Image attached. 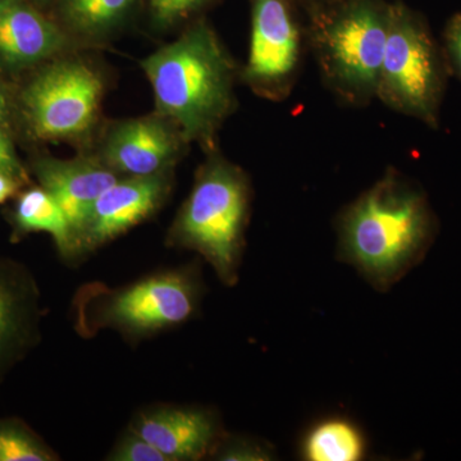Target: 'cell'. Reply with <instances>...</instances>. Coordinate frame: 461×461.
<instances>
[{"instance_id": "cell-1", "label": "cell", "mask_w": 461, "mask_h": 461, "mask_svg": "<svg viewBox=\"0 0 461 461\" xmlns=\"http://www.w3.org/2000/svg\"><path fill=\"white\" fill-rule=\"evenodd\" d=\"M154 94L156 111L180 129L191 145L208 154L220 149L224 123L239 108L241 65L208 17L178 32L140 62Z\"/></svg>"}, {"instance_id": "cell-2", "label": "cell", "mask_w": 461, "mask_h": 461, "mask_svg": "<svg viewBox=\"0 0 461 461\" xmlns=\"http://www.w3.org/2000/svg\"><path fill=\"white\" fill-rule=\"evenodd\" d=\"M338 257L386 293L426 257L438 230L426 193L393 167L339 211Z\"/></svg>"}, {"instance_id": "cell-3", "label": "cell", "mask_w": 461, "mask_h": 461, "mask_svg": "<svg viewBox=\"0 0 461 461\" xmlns=\"http://www.w3.org/2000/svg\"><path fill=\"white\" fill-rule=\"evenodd\" d=\"M189 196L166 236V245L195 251L226 286L239 282L253 203L250 176L220 149L205 154Z\"/></svg>"}, {"instance_id": "cell-4", "label": "cell", "mask_w": 461, "mask_h": 461, "mask_svg": "<svg viewBox=\"0 0 461 461\" xmlns=\"http://www.w3.org/2000/svg\"><path fill=\"white\" fill-rule=\"evenodd\" d=\"M391 0H339L303 14L306 45L323 86L345 107L375 100Z\"/></svg>"}, {"instance_id": "cell-5", "label": "cell", "mask_w": 461, "mask_h": 461, "mask_svg": "<svg viewBox=\"0 0 461 461\" xmlns=\"http://www.w3.org/2000/svg\"><path fill=\"white\" fill-rule=\"evenodd\" d=\"M203 294L195 264L154 273L122 287L89 282L72 299L74 329L83 339L114 330L136 344L193 320Z\"/></svg>"}, {"instance_id": "cell-6", "label": "cell", "mask_w": 461, "mask_h": 461, "mask_svg": "<svg viewBox=\"0 0 461 461\" xmlns=\"http://www.w3.org/2000/svg\"><path fill=\"white\" fill-rule=\"evenodd\" d=\"M99 50L60 54L27 74L18 90V120L36 141L67 142L84 150L98 132L111 71Z\"/></svg>"}, {"instance_id": "cell-7", "label": "cell", "mask_w": 461, "mask_h": 461, "mask_svg": "<svg viewBox=\"0 0 461 461\" xmlns=\"http://www.w3.org/2000/svg\"><path fill=\"white\" fill-rule=\"evenodd\" d=\"M450 76L444 48L424 14L402 0H391L375 99L437 130Z\"/></svg>"}, {"instance_id": "cell-8", "label": "cell", "mask_w": 461, "mask_h": 461, "mask_svg": "<svg viewBox=\"0 0 461 461\" xmlns=\"http://www.w3.org/2000/svg\"><path fill=\"white\" fill-rule=\"evenodd\" d=\"M250 41L241 84L258 98L281 103L295 89L308 51L305 23L294 0H249Z\"/></svg>"}, {"instance_id": "cell-9", "label": "cell", "mask_w": 461, "mask_h": 461, "mask_svg": "<svg viewBox=\"0 0 461 461\" xmlns=\"http://www.w3.org/2000/svg\"><path fill=\"white\" fill-rule=\"evenodd\" d=\"M193 145L166 115L150 113L104 120L93 140L77 153L90 154L118 177H145L176 167Z\"/></svg>"}, {"instance_id": "cell-10", "label": "cell", "mask_w": 461, "mask_h": 461, "mask_svg": "<svg viewBox=\"0 0 461 461\" xmlns=\"http://www.w3.org/2000/svg\"><path fill=\"white\" fill-rule=\"evenodd\" d=\"M175 172L122 177L109 186L95 200L76 232L78 259L156 217L175 190Z\"/></svg>"}, {"instance_id": "cell-11", "label": "cell", "mask_w": 461, "mask_h": 461, "mask_svg": "<svg viewBox=\"0 0 461 461\" xmlns=\"http://www.w3.org/2000/svg\"><path fill=\"white\" fill-rule=\"evenodd\" d=\"M85 50L32 0H0V75L17 77L60 54Z\"/></svg>"}, {"instance_id": "cell-12", "label": "cell", "mask_w": 461, "mask_h": 461, "mask_svg": "<svg viewBox=\"0 0 461 461\" xmlns=\"http://www.w3.org/2000/svg\"><path fill=\"white\" fill-rule=\"evenodd\" d=\"M129 429L156 446L169 461L205 459L226 433L212 409L175 403L141 409Z\"/></svg>"}, {"instance_id": "cell-13", "label": "cell", "mask_w": 461, "mask_h": 461, "mask_svg": "<svg viewBox=\"0 0 461 461\" xmlns=\"http://www.w3.org/2000/svg\"><path fill=\"white\" fill-rule=\"evenodd\" d=\"M41 293L25 264L0 258V382L41 342Z\"/></svg>"}, {"instance_id": "cell-14", "label": "cell", "mask_w": 461, "mask_h": 461, "mask_svg": "<svg viewBox=\"0 0 461 461\" xmlns=\"http://www.w3.org/2000/svg\"><path fill=\"white\" fill-rule=\"evenodd\" d=\"M30 169L39 186L62 206L74 230L75 242L76 232L95 200L121 178L86 153H77L71 159L38 156Z\"/></svg>"}, {"instance_id": "cell-15", "label": "cell", "mask_w": 461, "mask_h": 461, "mask_svg": "<svg viewBox=\"0 0 461 461\" xmlns=\"http://www.w3.org/2000/svg\"><path fill=\"white\" fill-rule=\"evenodd\" d=\"M145 0H58L48 14L85 50L109 47L142 21Z\"/></svg>"}, {"instance_id": "cell-16", "label": "cell", "mask_w": 461, "mask_h": 461, "mask_svg": "<svg viewBox=\"0 0 461 461\" xmlns=\"http://www.w3.org/2000/svg\"><path fill=\"white\" fill-rule=\"evenodd\" d=\"M8 221L14 229V240L25 238L30 233H47L53 239L58 253L65 262L78 260L71 222L59 203L41 186L29 187L18 193Z\"/></svg>"}, {"instance_id": "cell-17", "label": "cell", "mask_w": 461, "mask_h": 461, "mask_svg": "<svg viewBox=\"0 0 461 461\" xmlns=\"http://www.w3.org/2000/svg\"><path fill=\"white\" fill-rule=\"evenodd\" d=\"M366 450L362 430L345 418L318 421L302 442L303 457L309 461H357Z\"/></svg>"}, {"instance_id": "cell-18", "label": "cell", "mask_w": 461, "mask_h": 461, "mask_svg": "<svg viewBox=\"0 0 461 461\" xmlns=\"http://www.w3.org/2000/svg\"><path fill=\"white\" fill-rule=\"evenodd\" d=\"M223 0H145L144 16L154 35L178 32Z\"/></svg>"}, {"instance_id": "cell-19", "label": "cell", "mask_w": 461, "mask_h": 461, "mask_svg": "<svg viewBox=\"0 0 461 461\" xmlns=\"http://www.w3.org/2000/svg\"><path fill=\"white\" fill-rule=\"evenodd\" d=\"M59 455L18 418L0 420V461H57Z\"/></svg>"}, {"instance_id": "cell-20", "label": "cell", "mask_w": 461, "mask_h": 461, "mask_svg": "<svg viewBox=\"0 0 461 461\" xmlns=\"http://www.w3.org/2000/svg\"><path fill=\"white\" fill-rule=\"evenodd\" d=\"M211 457L222 461H266L275 459V451L271 446L251 437L224 433Z\"/></svg>"}, {"instance_id": "cell-21", "label": "cell", "mask_w": 461, "mask_h": 461, "mask_svg": "<svg viewBox=\"0 0 461 461\" xmlns=\"http://www.w3.org/2000/svg\"><path fill=\"white\" fill-rule=\"evenodd\" d=\"M105 460L109 461H169L166 455L147 441L144 437L127 429L115 442Z\"/></svg>"}, {"instance_id": "cell-22", "label": "cell", "mask_w": 461, "mask_h": 461, "mask_svg": "<svg viewBox=\"0 0 461 461\" xmlns=\"http://www.w3.org/2000/svg\"><path fill=\"white\" fill-rule=\"evenodd\" d=\"M441 45L451 76L461 81V11L454 14L446 23Z\"/></svg>"}, {"instance_id": "cell-23", "label": "cell", "mask_w": 461, "mask_h": 461, "mask_svg": "<svg viewBox=\"0 0 461 461\" xmlns=\"http://www.w3.org/2000/svg\"><path fill=\"white\" fill-rule=\"evenodd\" d=\"M0 172L12 176L23 184L29 182V172L18 158L14 136L3 126H0Z\"/></svg>"}, {"instance_id": "cell-24", "label": "cell", "mask_w": 461, "mask_h": 461, "mask_svg": "<svg viewBox=\"0 0 461 461\" xmlns=\"http://www.w3.org/2000/svg\"><path fill=\"white\" fill-rule=\"evenodd\" d=\"M18 118L16 95L12 94L0 75V126L14 132V123Z\"/></svg>"}, {"instance_id": "cell-25", "label": "cell", "mask_w": 461, "mask_h": 461, "mask_svg": "<svg viewBox=\"0 0 461 461\" xmlns=\"http://www.w3.org/2000/svg\"><path fill=\"white\" fill-rule=\"evenodd\" d=\"M25 185L23 181L0 172V204H5L8 200L16 198Z\"/></svg>"}, {"instance_id": "cell-26", "label": "cell", "mask_w": 461, "mask_h": 461, "mask_svg": "<svg viewBox=\"0 0 461 461\" xmlns=\"http://www.w3.org/2000/svg\"><path fill=\"white\" fill-rule=\"evenodd\" d=\"M297 7L300 8L302 14L313 11V9L324 7V5H332V3L339 2V0H294Z\"/></svg>"}, {"instance_id": "cell-27", "label": "cell", "mask_w": 461, "mask_h": 461, "mask_svg": "<svg viewBox=\"0 0 461 461\" xmlns=\"http://www.w3.org/2000/svg\"><path fill=\"white\" fill-rule=\"evenodd\" d=\"M33 5H38L39 8L41 9V11L44 12H50L51 8H53V5H56L58 0H32Z\"/></svg>"}]
</instances>
